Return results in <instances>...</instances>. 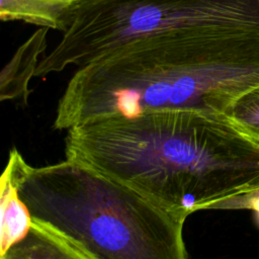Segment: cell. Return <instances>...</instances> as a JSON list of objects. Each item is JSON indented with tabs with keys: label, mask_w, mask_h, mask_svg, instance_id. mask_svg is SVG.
Listing matches in <instances>:
<instances>
[{
	"label": "cell",
	"mask_w": 259,
	"mask_h": 259,
	"mask_svg": "<svg viewBox=\"0 0 259 259\" xmlns=\"http://www.w3.org/2000/svg\"><path fill=\"white\" fill-rule=\"evenodd\" d=\"M65 154L187 217L259 188V144L225 113L95 116L67 130Z\"/></svg>",
	"instance_id": "6da1fadb"
},
{
	"label": "cell",
	"mask_w": 259,
	"mask_h": 259,
	"mask_svg": "<svg viewBox=\"0 0 259 259\" xmlns=\"http://www.w3.org/2000/svg\"><path fill=\"white\" fill-rule=\"evenodd\" d=\"M259 85V38L144 36L78 67L61 95L55 130L102 115L193 109L226 113Z\"/></svg>",
	"instance_id": "7a4b0ae2"
},
{
	"label": "cell",
	"mask_w": 259,
	"mask_h": 259,
	"mask_svg": "<svg viewBox=\"0 0 259 259\" xmlns=\"http://www.w3.org/2000/svg\"><path fill=\"white\" fill-rule=\"evenodd\" d=\"M5 171L31 219L78 246L86 259H185L187 215L74 160L41 167L13 148Z\"/></svg>",
	"instance_id": "3957f363"
},
{
	"label": "cell",
	"mask_w": 259,
	"mask_h": 259,
	"mask_svg": "<svg viewBox=\"0 0 259 259\" xmlns=\"http://www.w3.org/2000/svg\"><path fill=\"white\" fill-rule=\"evenodd\" d=\"M34 77L81 67L134 38L207 34L259 38V0H73Z\"/></svg>",
	"instance_id": "277c9868"
},
{
	"label": "cell",
	"mask_w": 259,
	"mask_h": 259,
	"mask_svg": "<svg viewBox=\"0 0 259 259\" xmlns=\"http://www.w3.org/2000/svg\"><path fill=\"white\" fill-rule=\"evenodd\" d=\"M49 28L35 30L15 52L1 73V100L27 99L28 83L34 76L39 56L47 50Z\"/></svg>",
	"instance_id": "5b68a950"
},
{
	"label": "cell",
	"mask_w": 259,
	"mask_h": 259,
	"mask_svg": "<svg viewBox=\"0 0 259 259\" xmlns=\"http://www.w3.org/2000/svg\"><path fill=\"white\" fill-rule=\"evenodd\" d=\"M6 258H78L86 259L81 249L57 230L31 219L27 235L2 257Z\"/></svg>",
	"instance_id": "8992f818"
},
{
	"label": "cell",
	"mask_w": 259,
	"mask_h": 259,
	"mask_svg": "<svg viewBox=\"0 0 259 259\" xmlns=\"http://www.w3.org/2000/svg\"><path fill=\"white\" fill-rule=\"evenodd\" d=\"M73 0H0L2 21H24L62 30Z\"/></svg>",
	"instance_id": "52a82bcc"
},
{
	"label": "cell",
	"mask_w": 259,
	"mask_h": 259,
	"mask_svg": "<svg viewBox=\"0 0 259 259\" xmlns=\"http://www.w3.org/2000/svg\"><path fill=\"white\" fill-rule=\"evenodd\" d=\"M1 258L29 232L31 215L4 170L1 176Z\"/></svg>",
	"instance_id": "ba28073f"
},
{
	"label": "cell",
	"mask_w": 259,
	"mask_h": 259,
	"mask_svg": "<svg viewBox=\"0 0 259 259\" xmlns=\"http://www.w3.org/2000/svg\"><path fill=\"white\" fill-rule=\"evenodd\" d=\"M225 114L244 134L259 144V85L236 99Z\"/></svg>",
	"instance_id": "9c48e42d"
},
{
	"label": "cell",
	"mask_w": 259,
	"mask_h": 259,
	"mask_svg": "<svg viewBox=\"0 0 259 259\" xmlns=\"http://www.w3.org/2000/svg\"><path fill=\"white\" fill-rule=\"evenodd\" d=\"M211 209L251 210L255 213V222L259 226V188L222 200L215 203Z\"/></svg>",
	"instance_id": "30bf717a"
}]
</instances>
